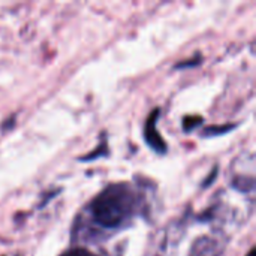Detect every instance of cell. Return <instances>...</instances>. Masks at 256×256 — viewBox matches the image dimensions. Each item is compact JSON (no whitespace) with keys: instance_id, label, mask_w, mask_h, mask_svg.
Listing matches in <instances>:
<instances>
[{"instance_id":"cell-1","label":"cell","mask_w":256,"mask_h":256,"mask_svg":"<svg viewBox=\"0 0 256 256\" xmlns=\"http://www.w3.org/2000/svg\"><path fill=\"white\" fill-rule=\"evenodd\" d=\"M135 195L124 184L105 189L92 202L93 219L104 228H117L129 219L135 210Z\"/></svg>"},{"instance_id":"cell-3","label":"cell","mask_w":256,"mask_h":256,"mask_svg":"<svg viewBox=\"0 0 256 256\" xmlns=\"http://www.w3.org/2000/svg\"><path fill=\"white\" fill-rule=\"evenodd\" d=\"M198 123H201V117L186 118V120H184V123H183V128H184L186 130H190V129H192V126H194V124H198Z\"/></svg>"},{"instance_id":"cell-4","label":"cell","mask_w":256,"mask_h":256,"mask_svg":"<svg viewBox=\"0 0 256 256\" xmlns=\"http://www.w3.org/2000/svg\"><path fill=\"white\" fill-rule=\"evenodd\" d=\"M64 256H94V255H92L90 252H87V250H84V249H75V250L68 252Z\"/></svg>"},{"instance_id":"cell-5","label":"cell","mask_w":256,"mask_h":256,"mask_svg":"<svg viewBox=\"0 0 256 256\" xmlns=\"http://www.w3.org/2000/svg\"><path fill=\"white\" fill-rule=\"evenodd\" d=\"M248 256H256L255 250H254V249H252V250H250V252H249V255H248Z\"/></svg>"},{"instance_id":"cell-2","label":"cell","mask_w":256,"mask_h":256,"mask_svg":"<svg viewBox=\"0 0 256 256\" xmlns=\"http://www.w3.org/2000/svg\"><path fill=\"white\" fill-rule=\"evenodd\" d=\"M159 114V110H154L150 116V118L147 120V124H146V140L148 142V146L152 148H154L156 152H165L166 150V144L165 141L158 135V130H156V117Z\"/></svg>"}]
</instances>
